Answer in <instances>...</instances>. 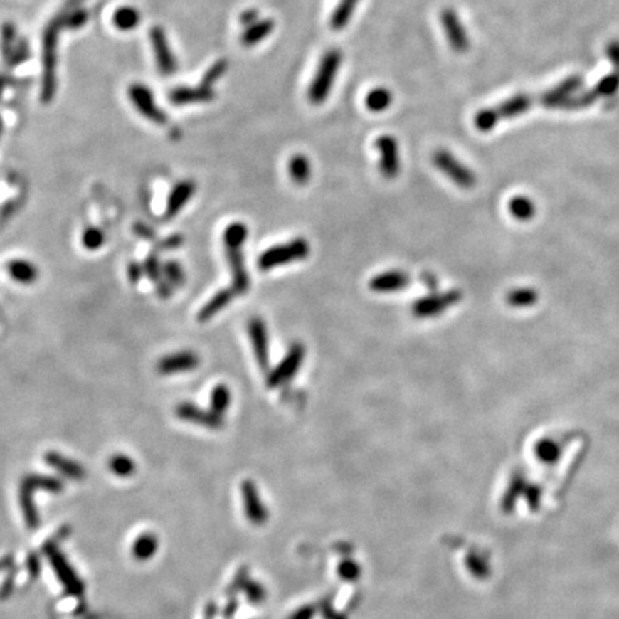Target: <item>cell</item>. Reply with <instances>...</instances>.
Segmentation results:
<instances>
[{
	"mask_svg": "<svg viewBox=\"0 0 619 619\" xmlns=\"http://www.w3.org/2000/svg\"><path fill=\"white\" fill-rule=\"evenodd\" d=\"M342 60L343 55L340 49H330L323 55L313 82L308 86L307 92V97L313 105H322L329 97L337 78Z\"/></svg>",
	"mask_w": 619,
	"mask_h": 619,
	"instance_id": "cell-1",
	"label": "cell"
},
{
	"mask_svg": "<svg viewBox=\"0 0 619 619\" xmlns=\"http://www.w3.org/2000/svg\"><path fill=\"white\" fill-rule=\"evenodd\" d=\"M63 28L62 16L52 21L43 33V78H42V100L49 102L56 90V63H58V36Z\"/></svg>",
	"mask_w": 619,
	"mask_h": 619,
	"instance_id": "cell-2",
	"label": "cell"
},
{
	"mask_svg": "<svg viewBox=\"0 0 619 619\" xmlns=\"http://www.w3.org/2000/svg\"><path fill=\"white\" fill-rule=\"evenodd\" d=\"M310 244L304 238H294L290 243L274 245L264 251L258 258V268L268 271L290 263L305 260L310 255Z\"/></svg>",
	"mask_w": 619,
	"mask_h": 619,
	"instance_id": "cell-3",
	"label": "cell"
},
{
	"mask_svg": "<svg viewBox=\"0 0 619 619\" xmlns=\"http://www.w3.org/2000/svg\"><path fill=\"white\" fill-rule=\"evenodd\" d=\"M463 294L460 290H449L445 292H430L426 297L416 300L411 305V314L418 319H432L443 314L446 310L460 302Z\"/></svg>",
	"mask_w": 619,
	"mask_h": 619,
	"instance_id": "cell-4",
	"label": "cell"
},
{
	"mask_svg": "<svg viewBox=\"0 0 619 619\" xmlns=\"http://www.w3.org/2000/svg\"><path fill=\"white\" fill-rule=\"evenodd\" d=\"M432 161H433V165L459 188L470 189L476 185L475 172L470 168H467L465 164H462L448 149H443V148L438 149L432 155Z\"/></svg>",
	"mask_w": 619,
	"mask_h": 619,
	"instance_id": "cell-5",
	"label": "cell"
},
{
	"mask_svg": "<svg viewBox=\"0 0 619 619\" xmlns=\"http://www.w3.org/2000/svg\"><path fill=\"white\" fill-rule=\"evenodd\" d=\"M305 357V347L301 343H294L288 349L285 357L275 366L267 377V386L270 388L281 387L292 380V377L298 373Z\"/></svg>",
	"mask_w": 619,
	"mask_h": 619,
	"instance_id": "cell-6",
	"label": "cell"
},
{
	"mask_svg": "<svg viewBox=\"0 0 619 619\" xmlns=\"http://www.w3.org/2000/svg\"><path fill=\"white\" fill-rule=\"evenodd\" d=\"M128 96L129 100L132 102L134 108L147 120L158 124V125H164L166 124L168 118L165 115V112L157 107V102L154 97L152 90L144 85V83H132L128 89Z\"/></svg>",
	"mask_w": 619,
	"mask_h": 619,
	"instance_id": "cell-7",
	"label": "cell"
},
{
	"mask_svg": "<svg viewBox=\"0 0 619 619\" xmlns=\"http://www.w3.org/2000/svg\"><path fill=\"white\" fill-rule=\"evenodd\" d=\"M149 39L152 43V51L159 73L164 76H171L176 73L178 60L169 46L165 31L161 26H154L149 32Z\"/></svg>",
	"mask_w": 619,
	"mask_h": 619,
	"instance_id": "cell-8",
	"label": "cell"
},
{
	"mask_svg": "<svg viewBox=\"0 0 619 619\" xmlns=\"http://www.w3.org/2000/svg\"><path fill=\"white\" fill-rule=\"evenodd\" d=\"M226 254L228 260V267L231 270L233 277V291L238 295H243L250 288V277L245 268L243 247L244 243H224Z\"/></svg>",
	"mask_w": 619,
	"mask_h": 619,
	"instance_id": "cell-9",
	"label": "cell"
},
{
	"mask_svg": "<svg viewBox=\"0 0 619 619\" xmlns=\"http://www.w3.org/2000/svg\"><path fill=\"white\" fill-rule=\"evenodd\" d=\"M440 22L450 48L457 53H465L470 46V41L457 12L453 8H445L440 14Z\"/></svg>",
	"mask_w": 619,
	"mask_h": 619,
	"instance_id": "cell-10",
	"label": "cell"
},
{
	"mask_svg": "<svg viewBox=\"0 0 619 619\" xmlns=\"http://www.w3.org/2000/svg\"><path fill=\"white\" fill-rule=\"evenodd\" d=\"M376 149L379 152V169L387 179H394L400 172L398 144L391 135H381L376 141Z\"/></svg>",
	"mask_w": 619,
	"mask_h": 619,
	"instance_id": "cell-11",
	"label": "cell"
},
{
	"mask_svg": "<svg viewBox=\"0 0 619 619\" xmlns=\"http://www.w3.org/2000/svg\"><path fill=\"white\" fill-rule=\"evenodd\" d=\"M248 336L254 350L255 360L263 371H268L270 367V340L267 324L263 319L254 317L248 323Z\"/></svg>",
	"mask_w": 619,
	"mask_h": 619,
	"instance_id": "cell-12",
	"label": "cell"
},
{
	"mask_svg": "<svg viewBox=\"0 0 619 619\" xmlns=\"http://www.w3.org/2000/svg\"><path fill=\"white\" fill-rule=\"evenodd\" d=\"M201 360L196 353L184 350L172 354H166L157 363V371L164 376L176 374V373H188L198 369Z\"/></svg>",
	"mask_w": 619,
	"mask_h": 619,
	"instance_id": "cell-13",
	"label": "cell"
},
{
	"mask_svg": "<svg viewBox=\"0 0 619 619\" xmlns=\"http://www.w3.org/2000/svg\"><path fill=\"white\" fill-rule=\"evenodd\" d=\"M176 416L181 420L194 423V425H199L203 428L208 429H221L224 425L223 416L217 415L213 410H202L198 406L192 404V403H181L176 407Z\"/></svg>",
	"mask_w": 619,
	"mask_h": 619,
	"instance_id": "cell-14",
	"label": "cell"
},
{
	"mask_svg": "<svg viewBox=\"0 0 619 619\" xmlns=\"http://www.w3.org/2000/svg\"><path fill=\"white\" fill-rule=\"evenodd\" d=\"M408 284H410V277L407 273L400 270H390L374 275L370 280L369 285L370 290L374 292L388 294V292L403 291L408 287Z\"/></svg>",
	"mask_w": 619,
	"mask_h": 619,
	"instance_id": "cell-15",
	"label": "cell"
},
{
	"mask_svg": "<svg viewBox=\"0 0 619 619\" xmlns=\"http://www.w3.org/2000/svg\"><path fill=\"white\" fill-rule=\"evenodd\" d=\"M216 97L214 89L206 86L201 82L199 86L196 88H176L174 90H171L169 93V100L176 107H182V105H191V103H203V102H210Z\"/></svg>",
	"mask_w": 619,
	"mask_h": 619,
	"instance_id": "cell-16",
	"label": "cell"
},
{
	"mask_svg": "<svg viewBox=\"0 0 619 619\" xmlns=\"http://www.w3.org/2000/svg\"><path fill=\"white\" fill-rule=\"evenodd\" d=\"M196 191V185L186 179V181H181L178 182L169 196H168V202H166V211H165V217L166 218H174L184 206L188 203V201L192 198L194 192Z\"/></svg>",
	"mask_w": 619,
	"mask_h": 619,
	"instance_id": "cell-17",
	"label": "cell"
},
{
	"mask_svg": "<svg viewBox=\"0 0 619 619\" xmlns=\"http://www.w3.org/2000/svg\"><path fill=\"white\" fill-rule=\"evenodd\" d=\"M234 295H236V292L233 291V288H226V290L216 292L211 297V300L199 310V313L196 316L198 322L199 323L210 322L213 317H216L221 312V310H224L233 301Z\"/></svg>",
	"mask_w": 619,
	"mask_h": 619,
	"instance_id": "cell-18",
	"label": "cell"
},
{
	"mask_svg": "<svg viewBox=\"0 0 619 619\" xmlns=\"http://www.w3.org/2000/svg\"><path fill=\"white\" fill-rule=\"evenodd\" d=\"M275 23L273 19H260L255 23L247 26L240 38V42L245 48H254L255 45L265 41L274 31Z\"/></svg>",
	"mask_w": 619,
	"mask_h": 619,
	"instance_id": "cell-19",
	"label": "cell"
},
{
	"mask_svg": "<svg viewBox=\"0 0 619 619\" xmlns=\"http://www.w3.org/2000/svg\"><path fill=\"white\" fill-rule=\"evenodd\" d=\"M9 275L21 284H32L39 277V270L28 260H12L6 265Z\"/></svg>",
	"mask_w": 619,
	"mask_h": 619,
	"instance_id": "cell-20",
	"label": "cell"
},
{
	"mask_svg": "<svg viewBox=\"0 0 619 619\" xmlns=\"http://www.w3.org/2000/svg\"><path fill=\"white\" fill-rule=\"evenodd\" d=\"M288 172L291 179L297 185H305L310 179H312L313 166L310 159L302 154H295L290 158L288 162Z\"/></svg>",
	"mask_w": 619,
	"mask_h": 619,
	"instance_id": "cell-21",
	"label": "cell"
},
{
	"mask_svg": "<svg viewBox=\"0 0 619 619\" xmlns=\"http://www.w3.org/2000/svg\"><path fill=\"white\" fill-rule=\"evenodd\" d=\"M112 23L121 32H131L141 25V14L132 6H121L115 11Z\"/></svg>",
	"mask_w": 619,
	"mask_h": 619,
	"instance_id": "cell-22",
	"label": "cell"
},
{
	"mask_svg": "<svg viewBox=\"0 0 619 619\" xmlns=\"http://www.w3.org/2000/svg\"><path fill=\"white\" fill-rule=\"evenodd\" d=\"M359 2H360V0H340L339 5L336 6V9L332 14L330 28L333 31H342V29H344L349 25V22H350V19H351V16H353Z\"/></svg>",
	"mask_w": 619,
	"mask_h": 619,
	"instance_id": "cell-23",
	"label": "cell"
},
{
	"mask_svg": "<svg viewBox=\"0 0 619 619\" xmlns=\"http://www.w3.org/2000/svg\"><path fill=\"white\" fill-rule=\"evenodd\" d=\"M391 102H393V93L384 86L371 89L364 99L366 108L371 112H383L388 110L391 107Z\"/></svg>",
	"mask_w": 619,
	"mask_h": 619,
	"instance_id": "cell-24",
	"label": "cell"
},
{
	"mask_svg": "<svg viewBox=\"0 0 619 619\" xmlns=\"http://www.w3.org/2000/svg\"><path fill=\"white\" fill-rule=\"evenodd\" d=\"M528 108H529V97L525 95H518L503 102L496 111L500 118H513L521 115Z\"/></svg>",
	"mask_w": 619,
	"mask_h": 619,
	"instance_id": "cell-25",
	"label": "cell"
},
{
	"mask_svg": "<svg viewBox=\"0 0 619 619\" xmlns=\"http://www.w3.org/2000/svg\"><path fill=\"white\" fill-rule=\"evenodd\" d=\"M46 462L51 466L56 467L58 470H60L62 473H65V475H68L70 477H80L83 475V470H82V467L78 463H75V462H72L69 459H65L63 456H60L58 453H53V452L48 453L46 455Z\"/></svg>",
	"mask_w": 619,
	"mask_h": 619,
	"instance_id": "cell-26",
	"label": "cell"
},
{
	"mask_svg": "<svg viewBox=\"0 0 619 619\" xmlns=\"http://www.w3.org/2000/svg\"><path fill=\"white\" fill-rule=\"evenodd\" d=\"M231 404V391L226 384H218L211 393V410L223 416Z\"/></svg>",
	"mask_w": 619,
	"mask_h": 619,
	"instance_id": "cell-27",
	"label": "cell"
},
{
	"mask_svg": "<svg viewBox=\"0 0 619 619\" xmlns=\"http://www.w3.org/2000/svg\"><path fill=\"white\" fill-rule=\"evenodd\" d=\"M162 271H164V277L165 280L174 287V288H179L185 284V271L182 268V265L175 261V260H169L162 265Z\"/></svg>",
	"mask_w": 619,
	"mask_h": 619,
	"instance_id": "cell-28",
	"label": "cell"
},
{
	"mask_svg": "<svg viewBox=\"0 0 619 619\" xmlns=\"http://www.w3.org/2000/svg\"><path fill=\"white\" fill-rule=\"evenodd\" d=\"M499 120H500V117H499L496 110L486 108V110H482V111H479L476 114V117H475V127L480 132H489V131H492L496 127Z\"/></svg>",
	"mask_w": 619,
	"mask_h": 619,
	"instance_id": "cell-29",
	"label": "cell"
},
{
	"mask_svg": "<svg viewBox=\"0 0 619 619\" xmlns=\"http://www.w3.org/2000/svg\"><path fill=\"white\" fill-rule=\"evenodd\" d=\"M227 69H228V62L226 60V59H220V60H217L208 70L205 72V75H203V78H202V83L203 85H206V86H210V88H213L223 76H224V73L227 72Z\"/></svg>",
	"mask_w": 619,
	"mask_h": 619,
	"instance_id": "cell-30",
	"label": "cell"
},
{
	"mask_svg": "<svg viewBox=\"0 0 619 619\" xmlns=\"http://www.w3.org/2000/svg\"><path fill=\"white\" fill-rule=\"evenodd\" d=\"M103 243H105V234H103V231L99 228L90 227L82 234V244L89 251L99 250L103 245Z\"/></svg>",
	"mask_w": 619,
	"mask_h": 619,
	"instance_id": "cell-31",
	"label": "cell"
},
{
	"mask_svg": "<svg viewBox=\"0 0 619 619\" xmlns=\"http://www.w3.org/2000/svg\"><path fill=\"white\" fill-rule=\"evenodd\" d=\"M510 211H512V214H513L516 218H519V220H527V218H529V217L532 216V213H534V206H532V203H531L529 199L522 198V196H518V198H513V199L510 201Z\"/></svg>",
	"mask_w": 619,
	"mask_h": 619,
	"instance_id": "cell-32",
	"label": "cell"
},
{
	"mask_svg": "<svg viewBox=\"0 0 619 619\" xmlns=\"http://www.w3.org/2000/svg\"><path fill=\"white\" fill-rule=\"evenodd\" d=\"M110 467H111V470H112L114 473H117V475L128 476V475H131V473L134 472L135 465H134V462H132L128 456L117 455V456H114V457L111 459V462H110Z\"/></svg>",
	"mask_w": 619,
	"mask_h": 619,
	"instance_id": "cell-33",
	"label": "cell"
},
{
	"mask_svg": "<svg viewBox=\"0 0 619 619\" xmlns=\"http://www.w3.org/2000/svg\"><path fill=\"white\" fill-rule=\"evenodd\" d=\"M88 19H89V15H88V12L85 9H76V11L69 12L68 15L62 16L63 26L69 28V29H80V28H83L86 25Z\"/></svg>",
	"mask_w": 619,
	"mask_h": 619,
	"instance_id": "cell-34",
	"label": "cell"
},
{
	"mask_svg": "<svg viewBox=\"0 0 619 619\" xmlns=\"http://www.w3.org/2000/svg\"><path fill=\"white\" fill-rule=\"evenodd\" d=\"M144 273H145V275H147L151 281H154L155 284L159 282V281L162 280V274H164V271H162V265H161V263H159L157 254H151V255L145 260V263H144Z\"/></svg>",
	"mask_w": 619,
	"mask_h": 619,
	"instance_id": "cell-35",
	"label": "cell"
},
{
	"mask_svg": "<svg viewBox=\"0 0 619 619\" xmlns=\"http://www.w3.org/2000/svg\"><path fill=\"white\" fill-rule=\"evenodd\" d=\"M155 549V541L152 536H144L141 538L135 545V555L139 558L149 556Z\"/></svg>",
	"mask_w": 619,
	"mask_h": 619,
	"instance_id": "cell-36",
	"label": "cell"
},
{
	"mask_svg": "<svg viewBox=\"0 0 619 619\" xmlns=\"http://www.w3.org/2000/svg\"><path fill=\"white\" fill-rule=\"evenodd\" d=\"M532 300H534V294L531 291H527V290L513 291L509 295V302L512 305H527V304L532 302Z\"/></svg>",
	"mask_w": 619,
	"mask_h": 619,
	"instance_id": "cell-37",
	"label": "cell"
},
{
	"mask_svg": "<svg viewBox=\"0 0 619 619\" xmlns=\"http://www.w3.org/2000/svg\"><path fill=\"white\" fill-rule=\"evenodd\" d=\"M182 243H184V238H182L179 234H174V236H171V237L162 240V241L158 244V248H159V250H175V248L181 247Z\"/></svg>",
	"mask_w": 619,
	"mask_h": 619,
	"instance_id": "cell-38",
	"label": "cell"
},
{
	"mask_svg": "<svg viewBox=\"0 0 619 619\" xmlns=\"http://www.w3.org/2000/svg\"><path fill=\"white\" fill-rule=\"evenodd\" d=\"M127 273H128V278H129V281H131L132 284L139 282L141 278H142V275L145 274V273H144V265H141V264H138V263H131V264L128 265Z\"/></svg>",
	"mask_w": 619,
	"mask_h": 619,
	"instance_id": "cell-39",
	"label": "cell"
},
{
	"mask_svg": "<svg viewBox=\"0 0 619 619\" xmlns=\"http://www.w3.org/2000/svg\"><path fill=\"white\" fill-rule=\"evenodd\" d=\"M257 21H260V15L257 9H247L240 15V23L245 28L255 23Z\"/></svg>",
	"mask_w": 619,
	"mask_h": 619,
	"instance_id": "cell-40",
	"label": "cell"
},
{
	"mask_svg": "<svg viewBox=\"0 0 619 619\" xmlns=\"http://www.w3.org/2000/svg\"><path fill=\"white\" fill-rule=\"evenodd\" d=\"M134 233H135L138 237L144 238V240H154V238H155V233H154V230L149 228L148 226L142 224V223H138V224L134 226Z\"/></svg>",
	"mask_w": 619,
	"mask_h": 619,
	"instance_id": "cell-41",
	"label": "cell"
},
{
	"mask_svg": "<svg viewBox=\"0 0 619 619\" xmlns=\"http://www.w3.org/2000/svg\"><path fill=\"white\" fill-rule=\"evenodd\" d=\"M172 285L166 281V280H161L159 282H157V292H158V295L161 297V298H164V300H166V298H169L171 297V294H172Z\"/></svg>",
	"mask_w": 619,
	"mask_h": 619,
	"instance_id": "cell-42",
	"label": "cell"
},
{
	"mask_svg": "<svg viewBox=\"0 0 619 619\" xmlns=\"http://www.w3.org/2000/svg\"><path fill=\"white\" fill-rule=\"evenodd\" d=\"M422 282L432 291V292H435L436 290H438V285H439V281H438V278H436V275L435 274H432V273H423L422 274Z\"/></svg>",
	"mask_w": 619,
	"mask_h": 619,
	"instance_id": "cell-43",
	"label": "cell"
},
{
	"mask_svg": "<svg viewBox=\"0 0 619 619\" xmlns=\"http://www.w3.org/2000/svg\"><path fill=\"white\" fill-rule=\"evenodd\" d=\"M0 132H2V122H0Z\"/></svg>",
	"mask_w": 619,
	"mask_h": 619,
	"instance_id": "cell-44",
	"label": "cell"
}]
</instances>
